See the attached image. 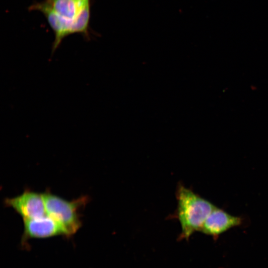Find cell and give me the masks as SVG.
<instances>
[{
	"label": "cell",
	"instance_id": "cell-1",
	"mask_svg": "<svg viewBox=\"0 0 268 268\" xmlns=\"http://www.w3.org/2000/svg\"><path fill=\"white\" fill-rule=\"evenodd\" d=\"M29 9L42 12L53 31V53L70 34L89 37L90 0H44L31 5Z\"/></svg>",
	"mask_w": 268,
	"mask_h": 268
},
{
	"label": "cell",
	"instance_id": "cell-2",
	"mask_svg": "<svg viewBox=\"0 0 268 268\" xmlns=\"http://www.w3.org/2000/svg\"><path fill=\"white\" fill-rule=\"evenodd\" d=\"M176 195L177 206L174 216L181 228L179 238L187 240L196 231H200L215 206L181 184L177 187Z\"/></svg>",
	"mask_w": 268,
	"mask_h": 268
},
{
	"label": "cell",
	"instance_id": "cell-3",
	"mask_svg": "<svg viewBox=\"0 0 268 268\" xmlns=\"http://www.w3.org/2000/svg\"><path fill=\"white\" fill-rule=\"evenodd\" d=\"M43 194L47 215L58 223L64 236L69 238L74 235L82 225L79 212L87 203L88 197L69 201L49 191Z\"/></svg>",
	"mask_w": 268,
	"mask_h": 268
},
{
	"label": "cell",
	"instance_id": "cell-4",
	"mask_svg": "<svg viewBox=\"0 0 268 268\" xmlns=\"http://www.w3.org/2000/svg\"><path fill=\"white\" fill-rule=\"evenodd\" d=\"M6 206L11 207L24 219L43 216L46 214L43 194L29 190L13 198L4 200Z\"/></svg>",
	"mask_w": 268,
	"mask_h": 268
},
{
	"label": "cell",
	"instance_id": "cell-5",
	"mask_svg": "<svg viewBox=\"0 0 268 268\" xmlns=\"http://www.w3.org/2000/svg\"><path fill=\"white\" fill-rule=\"evenodd\" d=\"M23 233L21 242L24 244L30 239H44L64 236L58 223L48 215L23 220Z\"/></svg>",
	"mask_w": 268,
	"mask_h": 268
},
{
	"label": "cell",
	"instance_id": "cell-6",
	"mask_svg": "<svg viewBox=\"0 0 268 268\" xmlns=\"http://www.w3.org/2000/svg\"><path fill=\"white\" fill-rule=\"evenodd\" d=\"M242 219L230 214L216 206L204 222L200 231L216 238L228 230L241 225Z\"/></svg>",
	"mask_w": 268,
	"mask_h": 268
}]
</instances>
